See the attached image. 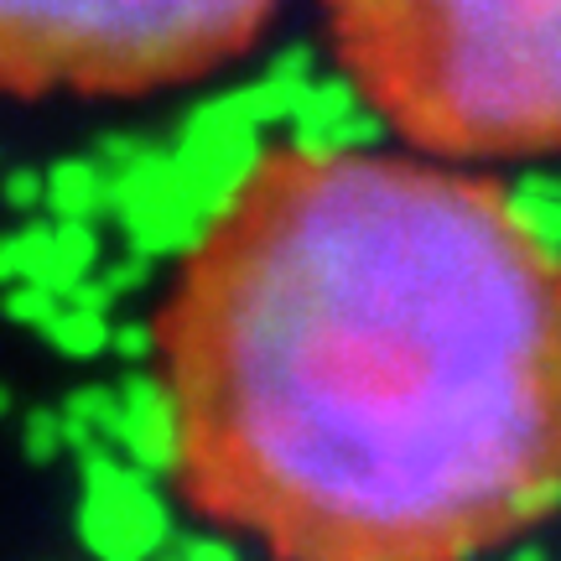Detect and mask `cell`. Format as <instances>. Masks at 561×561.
Returning a JSON list of instances; mask_svg holds the SVG:
<instances>
[{
  "label": "cell",
  "mask_w": 561,
  "mask_h": 561,
  "mask_svg": "<svg viewBox=\"0 0 561 561\" xmlns=\"http://www.w3.org/2000/svg\"><path fill=\"white\" fill-rule=\"evenodd\" d=\"M157 354L182 504L271 561H473L561 510V250L500 182L271 151Z\"/></svg>",
  "instance_id": "cell-1"
},
{
  "label": "cell",
  "mask_w": 561,
  "mask_h": 561,
  "mask_svg": "<svg viewBox=\"0 0 561 561\" xmlns=\"http://www.w3.org/2000/svg\"><path fill=\"white\" fill-rule=\"evenodd\" d=\"M348 83L447 161L561 151V0H322Z\"/></svg>",
  "instance_id": "cell-2"
},
{
  "label": "cell",
  "mask_w": 561,
  "mask_h": 561,
  "mask_svg": "<svg viewBox=\"0 0 561 561\" xmlns=\"http://www.w3.org/2000/svg\"><path fill=\"white\" fill-rule=\"evenodd\" d=\"M280 0H0V94L125 100L208 79Z\"/></svg>",
  "instance_id": "cell-3"
}]
</instances>
